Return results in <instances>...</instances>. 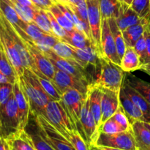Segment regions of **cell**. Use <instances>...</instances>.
<instances>
[{"instance_id": "681fc988", "label": "cell", "mask_w": 150, "mask_h": 150, "mask_svg": "<svg viewBox=\"0 0 150 150\" xmlns=\"http://www.w3.org/2000/svg\"><path fill=\"white\" fill-rule=\"evenodd\" d=\"M140 70L145 72V73H146L150 76V62L147 63V64H142V65L141 66Z\"/></svg>"}, {"instance_id": "603a6c76", "label": "cell", "mask_w": 150, "mask_h": 150, "mask_svg": "<svg viewBox=\"0 0 150 150\" xmlns=\"http://www.w3.org/2000/svg\"><path fill=\"white\" fill-rule=\"evenodd\" d=\"M149 19L148 17L144 18L140 23L136 25L130 26L127 29L122 32L123 38L125 42L127 47H134L135 44L137 42L138 40L143 36L145 30L148 27L149 24Z\"/></svg>"}, {"instance_id": "d6986e66", "label": "cell", "mask_w": 150, "mask_h": 150, "mask_svg": "<svg viewBox=\"0 0 150 150\" xmlns=\"http://www.w3.org/2000/svg\"><path fill=\"white\" fill-rule=\"evenodd\" d=\"M138 150H150V123L136 121L131 125Z\"/></svg>"}, {"instance_id": "4dcf8cb0", "label": "cell", "mask_w": 150, "mask_h": 150, "mask_svg": "<svg viewBox=\"0 0 150 150\" xmlns=\"http://www.w3.org/2000/svg\"><path fill=\"white\" fill-rule=\"evenodd\" d=\"M52 49L59 57H62V58L65 59L73 62L76 63V64H79L81 67H82L80 61L76 57L74 51H73V49L66 42L59 40L54 45Z\"/></svg>"}, {"instance_id": "d590c367", "label": "cell", "mask_w": 150, "mask_h": 150, "mask_svg": "<svg viewBox=\"0 0 150 150\" xmlns=\"http://www.w3.org/2000/svg\"><path fill=\"white\" fill-rule=\"evenodd\" d=\"M48 10H49L53 15L56 20L62 26V27L64 28L67 32H70L75 29L74 24L73 22L70 21L67 17L64 15V13L62 12L59 7L57 5V4H54Z\"/></svg>"}, {"instance_id": "9c48e42d", "label": "cell", "mask_w": 150, "mask_h": 150, "mask_svg": "<svg viewBox=\"0 0 150 150\" xmlns=\"http://www.w3.org/2000/svg\"><path fill=\"white\" fill-rule=\"evenodd\" d=\"M42 52L50 60V62L52 63L55 68L69 73L70 75H73L81 80L88 82L90 84V76L86 73V70L81 67L79 64L59 57L53 51L52 48L45 50V51H42Z\"/></svg>"}, {"instance_id": "2e32d148", "label": "cell", "mask_w": 150, "mask_h": 150, "mask_svg": "<svg viewBox=\"0 0 150 150\" xmlns=\"http://www.w3.org/2000/svg\"><path fill=\"white\" fill-rule=\"evenodd\" d=\"M102 100H101V124L113 117L120 105V92L111 89L101 88Z\"/></svg>"}, {"instance_id": "816d5d0a", "label": "cell", "mask_w": 150, "mask_h": 150, "mask_svg": "<svg viewBox=\"0 0 150 150\" xmlns=\"http://www.w3.org/2000/svg\"><path fill=\"white\" fill-rule=\"evenodd\" d=\"M81 0H68L69 4H73V5H76Z\"/></svg>"}, {"instance_id": "bcb514c9", "label": "cell", "mask_w": 150, "mask_h": 150, "mask_svg": "<svg viewBox=\"0 0 150 150\" xmlns=\"http://www.w3.org/2000/svg\"><path fill=\"white\" fill-rule=\"evenodd\" d=\"M144 36L145 38L146 44V58L145 64H147V63L150 62V32L148 28H146V29L145 30L144 33Z\"/></svg>"}, {"instance_id": "277c9868", "label": "cell", "mask_w": 150, "mask_h": 150, "mask_svg": "<svg viewBox=\"0 0 150 150\" xmlns=\"http://www.w3.org/2000/svg\"><path fill=\"white\" fill-rule=\"evenodd\" d=\"M21 131L18 108L13 92L8 101L0 105V136L8 140Z\"/></svg>"}, {"instance_id": "836d02e7", "label": "cell", "mask_w": 150, "mask_h": 150, "mask_svg": "<svg viewBox=\"0 0 150 150\" xmlns=\"http://www.w3.org/2000/svg\"><path fill=\"white\" fill-rule=\"evenodd\" d=\"M38 77V81L40 83L41 86L43 88L44 91L47 93V95L49 96L51 100L55 101H59L62 99V94L57 88L53 81L43 75H36Z\"/></svg>"}, {"instance_id": "f546056e", "label": "cell", "mask_w": 150, "mask_h": 150, "mask_svg": "<svg viewBox=\"0 0 150 150\" xmlns=\"http://www.w3.org/2000/svg\"><path fill=\"white\" fill-rule=\"evenodd\" d=\"M7 141L10 146L16 150H36L30 138L24 130Z\"/></svg>"}, {"instance_id": "f35d334b", "label": "cell", "mask_w": 150, "mask_h": 150, "mask_svg": "<svg viewBox=\"0 0 150 150\" xmlns=\"http://www.w3.org/2000/svg\"><path fill=\"white\" fill-rule=\"evenodd\" d=\"M125 131L123 130L120 125L117 124V122L111 117L107 120L105 122L101 124L99 127V133H104L107 134H113V133H120V132Z\"/></svg>"}, {"instance_id": "f5cc1de1", "label": "cell", "mask_w": 150, "mask_h": 150, "mask_svg": "<svg viewBox=\"0 0 150 150\" xmlns=\"http://www.w3.org/2000/svg\"><path fill=\"white\" fill-rule=\"evenodd\" d=\"M59 2L62 3V4H69V1L68 0H59Z\"/></svg>"}, {"instance_id": "b9f144b4", "label": "cell", "mask_w": 150, "mask_h": 150, "mask_svg": "<svg viewBox=\"0 0 150 150\" xmlns=\"http://www.w3.org/2000/svg\"><path fill=\"white\" fill-rule=\"evenodd\" d=\"M69 141L71 142L76 150H91L90 146L82 138L79 132L76 131L70 135Z\"/></svg>"}, {"instance_id": "f6af8a7d", "label": "cell", "mask_w": 150, "mask_h": 150, "mask_svg": "<svg viewBox=\"0 0 150 150\" xmlns=\"http://www.w3.org/2000/svg\"><path fill=\"white\" fill-rule=\"evenodd\" d=\"M34 4L38 8L48 10L54 4H56L53 0H31Z\"/></svg>"}, {"instance_id": "9a60e30c", "label": "cell", "mask_w": 150, "mask_h": 150, "mask_svg": "<svg viewBox=\"0 0 150 150\" xmlns=\"http://www.w3.org/2000/svg\"><path fill=\"white\" fill-rule=\"evenodd\" d=\"M80 122L83 127L88 144L89 146L94 144L99 134V130L89 108L88 95L82 104L81 109Z\"/></svg>"}, {"instance_id": "4fadbf2b", "label": "cell", "mask_w": 150, "mask_h": 150, "mask_svg": "<svg viewBox=\"0 0 150 150\" xmlns=\"http://www.w3.org/2000/svg\"><path fill=\"white\" fill-rule=\"evenodd\" d=\"M0 41L2 44L3 48L5 51L10 64L13 66L18 77L19 78L23 75L24 67L22 64L20 55L15 46L13 39L1 21H0Z\"/></svg>"}, {"instance_id": "e575fe53", "label": "cell", "mask_w": 150, "mask_h": 150, "mask_svg": "<svg viewBox=\"0 0 150 150\" xmlns=\"http://www.w3.org/2000/svg\"><path fill=\"white\" fill-rule=\"evenodd\" d=\"M19 28H21L33 42L38 40L48 34L38 27L34 22H26L23 21Z\"/></svg>"}, {"instance_id": "3957f363", "label": "cell", "mask_w": 150, "mask_h": 150, "mask_svg": "<svg viewBox=\"0 0 150 150\" xmlns=\"http://www.w3.org/2000/svg\"><path fill=\"white\" fill-rule=\"evenodd\" d=\"M42 116L68 140L72 133L78 132L64 108L62 99L59 101L51 100L45 107Z\"/></svg>"}, {"instance_id": "ba28073f", "label": "cell", "mask_w": 150, "mask_h": 150, "mask_svg": "<svg viewBox=\"0 0 150 150\" xmlns=\"http://www.w3.org/2000/svg\"><path fill=\"white\" fill-rule=\"evenodd\" d=\"M0 21L2 23L5 29H7L9 35H10V37L13 39V42L15 43V46H16L19 55H20L23 67L32 70L33 73L37 74L39 71L37 70L36 67H35V64H34L33 60H32V57H31L30 54H29V51H28L27 48H26V43L23 41V38L19 35L17 31L16 30L14 26L6 18L4 15L1 12V9H0Z\"/></svg>"}, {"instance_id": "6f0895ef", "label": "cell", "mask_w": 150, "mask_h": 150, "mask_svg": "<svg viewBox=\"0 0 150 150\" xmlns=\"http://www.w3.org/2000/svg\"><path fill=\"white\" fill-rule=\"evenodd\" d=\"M147 17H148V19H149V21H150V13H149V16H147Z\"/></svg>"}, {"instance_id": "9f6ffc18", "label": "cell", "mask_w": 150, "mask_h": 150, "mask_svg": "<svg viewBox=\"0 0 150 150\" xmlns=\"http://www.w3.org/2000/svg\"><path fill=\"white\" fill-rule=\"evenodd\" d=\"M10 150H16V149H15L13 147V146H10Z\"/></svg>"}, {"instance_id": "f1b7e54d", "label": "cell", "mask_w": 150, "mask_h": 150, "mask_svg": "<svg viewBox=\"0 0 150 150\" xmlns=\"http://www.w3.org/2000/svg\"><path fill=\"white\" fill-rule=\"evenodd\" d=\"M108 20L111 33H112L113 37H114V42H115L116 47H117V53H118L120 58L122 59L125 53L126 48H127L124 38H123L122 32L119 28L115 18H110L108 19Z\"/></svg>"}, {"instance_id": "8992f818", "label": "cell", "mask_w": 150, "mask_h": 150, "mask_svg": "<svg viewBox=\"0 0 150 150\" xmlns=\"http://www.w3.org/2000/svg\"><path fill=\"white\" fill-rule=\"evenodd\" d=\"M92 145L124 150H138L132 129L113 134L99 133L95 144Z\"/></svg>"}, {"instance_id": "7bdbcfd3", "label": "cell", "mask_w": 150, "mask_h": 150, "mask_svg": "<svg viewBox=\"0 0 150 150\" xmlns=\"http://www.w3.org/2000/svg\"><path fill=\"white\" fill-rule=\"evenodd\" d=\"M14 83L7 82L0 83V105H3L8 101L13 92Z\"/></svg>"}, {"instance_id": "7a4b0ae2", "label": "cell", "mask_w": 150, "mask_h": 150, "mask_svg": "<svg viewBox=\"0 0 150 150\" xmlns=\"http://www.w3.org/2000/svg\"><path fill=\"white\" fill-rule=\"evenodd\" d=\"M95 68V79L92 86L120 92L124 81V71L121 67L104 56L100 55L99 64Z\"/></svg>"}, {"instance_id": "db71d44e", "label": "cell", "mask_w": 150, "mask_h": 150, "mask_svg": "<svg viewBox=\"0 0 150 150\" xmlns=\"http://www.w3.org/2000/svg\"><path fill=\"white\" fill-rule=\"evenodd\" d=\"M148 29H149V31L150 32V21L149 22V24H148Z\"/></svg>"}, {"instance_id": "11a10c76", "label": "cell", "mask_w": 150, "mask_h": 150, "mask_svg": "<svg viewBox=\"0 0 150 150\" xmlns=\"http://www.w3.org/2000/svg\"><path fill=\"white\" fill-rule=\"evenodd\" d=\"M53 1H54L55 3H57V2H59V0H53Z\"/></svg>"}, {"instance_id": "52a82bcc", "label": "cell", "mask_w": 150, "mask_h": 150, "mask_svg": "<svg viewBox=\"0 0 150 150\" xmlns=\"http://www.w3.org/2000/svg\"><path fill=\"white\" fill-rule=\"evenodd\" d=\"M44 137L56 150H76L71 142L60 133L42 115L35 116Z\"/></svg>"}, {"instance_id": "ab89813d", "label": "cell", "mask_w": 150, "mask_h": 150, "mask_svg": "<svg viewBox=\"0 0 150 150\" xmlns=\"http://www.w3.org/2000/svg\"><path fill=\"white\" fill-rule=\"evenodd\" d=\"M46 11L47 13H48V17H49L51 30H52L53 34H54V36H56L57 38H58L59 39H60V40L62 41L63 40L66 38V36H67V31H66L64 28L62 27L61 25H60L59 23L57 22V21L56 20L54 15H53L49 10H46Z\"/></svg>"}, {"instance_id": "30bf717a", "label": "cell", "mask_w": 150, "mask_h": 150, "mask_svg": "<svg viewBox=\"0 0 150 150\" xmlns=\"http://www.w3.org/2000/svg\"><path fill=\"white\" fill-rule=\"evenodd\" d=\"M53 83L62 95L67 89H76L84 96H87L89 83L76 76L56 68Z\"/></svg>"}, {"instance_id": "ffe728a7", "label": "cell", "mask_w": 150, "mask_h": 150, "mask_svg": "<svg viewBox=\"0 0 150 150\" xmlns=\"http://www.w3.org/2000/svg\"><path fill=\"white\" fill-rule=\"evenodd\" d=\"M120 101L130 125L136 121L146 122L142 111L130 99L122 86L120 91Z\"/></svg>"}, {"instance_id": "cb8c5ba5", "label": "cell", "mask_w": 150, "mask_h": 150, "mask_svg": "<svg viewBox=\"0 0 150 150\" xmlns=\"http://www.w3.org/2000/svg\"><path fill=\"white\" fill-rule=\"evenodd\" d=\"M122 88L130 97V99L133 100V102L142 111L146 122L150 123V104L141 94H139L137 91L135 90L127 83L123 82Z\"/></svg>"}, {"instance_id": "83f0119b", "label": "cell", "mask_w": 150, "mask_h": 150, "mask_svg": "<svg viewBox=\"0 0 150 150\" xmlns=\"http://www.w3.org/2000/svg\"><path fill=\"white\" fill-rule=\"evenodd\" d=\"M67 32V36L62 40L63 42L70 44L79 48H85L94 46L90 40H89V38L84 34L81 33L76 29Z\"/></svg>"}, {"instance_id": "7c38bea8", "label": "cell", "mask_w": 150, "mask_h": 150, "mask_svg": "<svg viewBox=\"0 0 150 150\" xmlns=\"http://www.w3.org/2000/svg\"><path fill=\"white\" fill-rule=\"evenodd\" d=\"M23 40L26 43V48L33 60L37 70L48 79L52 81L55 73V67L44 55L43 53L35 46L33 41L29 38V36L23 38Z\"/></svg>"}, {"instance_id": "8fae6325", "label": "cell", "mask_w": 150, "mask_h": 150, "mask_svg": "<svg viewBox=\"0 0 150 150\" xmlns=\"http://www.w3.org/2000/svg\"><path fill=\"white\" fill-rule=\"evenodd\" d=\"M87 4L88 21L92 34L94 46L101 55V25L102 16L98 0H86Z\"/></svg>"}, {"instance_id": "d4e9b609", "label": "cell", "mask_w": 150, "mask_h": 150, "mask_svg": "<svg viewBox=\"0 0 150 150\" xmlns=\"http://www.w3.org/2000/svg\"><path fill=\"white\" fill-rule=\"evenodd\" d=\"M142 63L139 56L133 47H127L125 53L121 59L120 67L125 73L140 70Z\"/></svg>"}, {"instance_id": "f907efd6", "label": "cell", "mask_w": 150, "mask_h": 150, "mask_svg": "<svg viewBox=\"0 0 150 150\" xmlns=\"http://www.w3.org/2000/svg\"><path fill=\"white\" fill-rule=\"evenodd\" d=\"M120 1L122 3H124V4H127V5L130 6L131 5L133 0H120Z\"/></svg>"}, {"instance_id": "c3c4849f", "label": "cell", "mask_w": 150, "mask_h": 150, "mask_svg": "<svg viewBox=\"0 0 150 150\" xmlns=\"http://www.w3.org/2000/svg\"><path fill=\"white\" fill-rule=\"evenodd\" d=\"M91 150H124L121 149H117V148L108 147V146H96V145H90Z\"/></svg>"}, {"instance_id": "6da1fadb", "label": "cell", "mask_w": 150, "mask_h": 150, "mask_svg": "<svg viewBox=\"0 0 150 150\" xmlns=\"http://www.w3.org/2000/svg\"><path fill=\"white\" fill-rule=\"evenodd\" d=\"M18 81L29 102L30 114L34 116L43 115L51 98L44 91L36 74L24 68L23 75L18 78Z\"/></svg>"}, {"instance_id": "7dc6e473", "label": "cell", "mask_w": 150, "mask_h": 150, "mask_svg": "<svg viewBox=\"0 0 150 150\" xmlns=\"http://www.w3.org/2000/svg\"><path fill=\"white\" fill-rule=\"evenodd\" d=\"M0 150H10V145L7 139L0 136Z\"/></svg>"}, {"instance_id": "e0dca14e", "label": "cell", "mask_w": 150, "mask_h": 150, "mask_svg": "<svg viewBox=\"0 0 150 150\" xmlns=\"http://www.w3.org/2000/svg\"><path fill=\"white\" fill-rule=\"evenodd\" d=\"M24 130L30 138L36 150H56L44 137L35 117L32 114L29 115V122Z\"/></svg>"}, {"instance_id": "8d00e7d4", "label": "cell", "mask_w": 150, "mask_h": 150, "mask_svg": "<svg viewBox=\"0 0 150 150\" xmlns=\"http://www.w3.org/2000/svg\"><path fill=\"white\" fill-rule=\"evenodd\" d=\"M130 7L139 17L144 18L150 13V0H133Z\"/></svg>"}, {"instance_id": "4316f807", "label": "cell", "mask_w": 150, "mask_h": 150, "mask_svg": "<svg viewBox=\"0 0 150 150\" xmlns=\"http://www.w3.org/2000/svg\"><path fill=\"white\" fill-rule=\"evenodd\" d=\"M123 82L127 83L137 91L150 104V83L133 75H127L125 76Z\"/></svg>"}, {"instance_id": "ee69618b", "label": "cell", "mask_w": 150, "mask_h": 150, "mask_svg": "<svg viewBox=\"0 0 150 150\" xmlns=\"http://www.w3.org/2000/svg\"><path fill=\"white\" fill-rule=\"evenodd\" d=\"M133 48H134L135 51H136V54L139 56V59H140L142 65L145 64L146 58V44L144 35L143 36H142L138 40V41L136 42Z\"/></svg>"}, {"instance_id": "484cf974", "label": "cell", "mask_w": 150, "mask_h": 150, "mask_svg": "<svg viewBox=\"0 0 150 150\" xmlns=\"http://www.w3.org/2000/svg\"><path fill=\"white\" fill-rule=\"evenodd\" d=\"M102 19L117 18L122 7L120 0H98Z\"/></svg>"}, {"instance_id": "5b68a950", "label": "cell", "mask_w": 150, "mask_h": 150, "mask_svg": "<svg viewBox=\"0 0 150 150\" xmlns=\"http://www.w3.org/2000/svg\"><path fill=\"white\" fill-rule=\"evenodd\" d=\"M86 98V96L82 95L79 91L73 89H67L62 95V100L70 120L76 127L79 134L86 142V136L80 122L81 109Z\"/></svg>"}, {"instance_id": "44dd1931", "label": "cell", "mask_w": 150, "mask_h": 150, "mask_svg": "<svg viewBox=\"0 0 150 150\" xmlns=\"http://www.w3.org/2000/svg\"><path fill=\"white\" fill-rule=\"evenodd\" d=\"M87 95L89 98V108L99 130V127L101 123V117H102V111H101L102 89L98 86L89 85Z\"/></svg>"}, {"instance_id": "74e56055", "label": "cell", "mask_w": 150, "mask_h": 150, "mask_svg": "<svg viewBox=\"0 0 150 150\" xmlns=\"http://www.w3.org/2000/svg\"><path fill=\"white\" fill-rule=\"evenodd\" d=\"M60 39H59L58 38H57V37L54 36V35L46 34L45 36H43L40 40L35 41V42H33L35 43V46H36L37 48H39L41 51H45V50L53 48L54 45Z\"/></svg>"}, {"instance_id": "ac0fdd59", "label": "cell", "mask_w": 150, "mask_h": 150, "mask_svg": "<svg viewBox=\"0 0 150 150\" xmlns=\"http://www.w3.org/2000/svg\"><path fill=\"white\" fill-rule=\"evenodd\" d=\"M13 94H14L15 99H16L18 108L21 129V130H23L29 122L30 110H29V102H28L26 95L22 91L18 81V79L13 85Z\"/></svg>"}, {"instance_id": "7402d4cb", "label": "cell", "mask_w": 150, "mask_h": 150, "mask_svg": "<svg viewBox=\"0 0 150 150\" xmlns=\"http://www.w3.org/2000/svg\"><path fill=\"white\" fill-rule=\"evenodd\" d=\"M143 18L132 9L130 5L122 2V7L118 18H116L117 25L122 32L127 29L130 26L140 23Z\"/></svg>"}, {"instance_id": "5bb4252c", "label": "cell", "mask_w": 150, "mask_h": 150, "mask_svg": "<svg viewBox=\"0 0 150 150\" xmlns=\"http://www.w3.org/2000/svg\"><path fill=\"white\" fill-rule=\"evenodd\" d=\"M101 55L107 57L117 65L121 64V59L117 53L114 37L110 29L108 19H102L101 25Z\"/></svg>"}, {"instance_id": "60d3db41", "label": "cell", "mask_w": 150, "mask_h": 150, "mask_svg": "<svg viewBox=\"0 0 150 150\" xmlns=\"http://www.w3.org/2000/svg\"><path fill=\"white\" fill-rule=\"evenodd\" d=\"M112 118L117 122V124L120 125V127L124 130H128L131 129V125L121 105H120L115 114L113 115Z\"/></svg>"}, {"instance_id": "d6a6232c", "label": "cell", "mask_w": 150, "mask_h": 150, "mask_svg": "<svg viewBox=\"0 0 150 150\" xmlns=\"http://www.w3.org/2000/svg\"><path fill=\"white\" fill-rule=\"evenodd\" d=\"M0 9L6 18L10 21V23L14 27L20 26L23 20L21 19L17 12L12 7L11 4L8 2L7 0H0Z\"/></svg>"}, {"instance_id": "1f68e13d", "label": "cell", "mask_w": 150, "mask_h": 150, "mask_svg": "<svg viewBox=\"0 0 150 150\" xmlns=\"http://www.w3.org/2000/svg\"><path fill=\"white\" fill-rule=\"evenodd\" d=\"M33 22L44 32L49 35H54L51 30L49 17L46 10L38 7L35 9L33 15Z\"/></svg>"}]
</instances>
